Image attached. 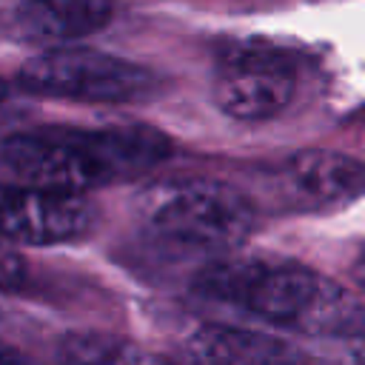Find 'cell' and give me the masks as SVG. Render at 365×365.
<instances>
[{
	"instance_id": "cell-1",
	"label": "cell",
	"mask_w": 365,
	"mask_h": 365,
	"mask_svg": "<svg viewBox=\"0 0 365 365\" xmlns=\"http://www.w3.org/2000/svg\"><path fill=\"white\" fill-rule=\"evenodd\" d=\"M200 288L211 299L302 336L354 339L365 328V305L354 291L294 259H220L200 274Z\"/></svg>"
},
{
	"instance_id": "cell-2",
	"label": "cell",
	"mask_w": 365,
	"mask_h": 365,
	"mask_svg": "<svg viewBox=\"0 0 365 365\" xmlns=\"http://www.w3.org/2000/svg\"><path fill=\"white\" fill-rule=\"evenodd\" d=\"M171 151L151 125L34 128L0 143V163L17 182L83 194L114 180H131L160 165Z\"/></svg>"
},
{
	"instance_id": "cell-3",
	"label": "cell",
	"mask_w": 365,
	"mask_h": 365,
	"mask_svg": "<svg viewBox=\"0 0 365 365\" xmlns=\"http://www.w3.org/2000/svg\"><path fill=\"white\" fill-rule=\"evenodd\" d=\"M140 222L160 242L182 251H231L257 225L245 194L214 180H171L137 200Z\"/></svg>"
},
{
	"instance_id": "cell-4",
	"label": "cell",
	"mask_w": 365,
	"mask_h": 365,
	"mask_svg": "<svg viewBox=\"0 0 365 365\" xmlns=\"http://www.w3.org/2000/svg\"><path fill=\"white\" fill-rule=\"evenodd\" d=\"M20 86L31 94L80 103H134L154 91L157 77L137 63L97 48L54 46L20 68Z\"/></svg>"
},
{
	"instance_id": "cell-5",
	"label": "cell",
	"mask_w": 365,
	"mask_h": 365,
	"mask_svg": "<svg viewBox=\"0 0 365 365\" xmlns=\"http://www.w3.org/2000/svg\"><path fill=\"white\" fill-rule=\"evenodd\" d=\"M297 74L285 54L271 48H237L214 71V103L222 114L259 123L277 117L294 97Z\"/></svg>"
},
{
	"instance_id": "cell-6",
	"label": "cell",
	"mask_w": 365,
	"mask_h": 365,
	"mask_svg": "<svg viewBox=\"0 0 365 365\" xmlns=\"http://www.w3.org/2000/svg\"><path fill=\"white\" fill-rule=\"evenodd\" d=\"M94 208L83 194L51 191L29 182H0V242L57 245L86 237Z\"/></svg>"
},
{
	"instance_id": "cell-7",
	"label": "cell",
	"mask_w": 365,
	"mask_h": 365,
	"mask_svg": "<svg viewBox=\"0 0 365 365\" xmlns=\"http://www.w3.org/2000/svg\"><path fill=\"white\" fill-rule=\"evenodd\" d=\"M180 362L182 365H308L294 345L237 325L197 328L188 336Z\"/></svg>"
},
{
	"instance_id": "cell-8",
	"label": "cell",
	"mask_w": 365,
	"mask_h": 365,
	"mask_svg": "<svg viewBox=\"0 0 365 365\" xmlns=\"http://www.w3.org/2000/svg\"><path fill=\"white\" fill-rule=\"evenodd\" d=\"M282 182L305 205H342L365 194V165L339 151L311 148L288 160Z\"/></svg>"
},
{
	"instance_id": "cell-9",
	"label": "cell",
	"mask_w": 365,
	"mask_h": 365,
	"mask_svg": "<svg viewBox=\"0 0 365 365\" xmlns=\"http://www.w3.org/2000/svg\"><path fill=\"white\" fill-rule=\"evenodd\" d=\"M111 14V0H20L14 26L26 40L54 48L100 31Z\"/></svg>"
},
{
	"instance_id": "cell-10",
	"label": "cell",
	"mask_w": 365,
	"mask_h": 365,
	"mask_svg": "<svg viewBox=\"0 0 365 365\" xmlns=\"http://www.w3.org/2000/svg\"><path fill=\"white\" fill-rule=\"evenodd\" d=\"M60 365H182V362L148 354L114 334L80 331V334H68L60 342Z\"/></svg>"
},
{
	"instance_id": "cell-11",
	"label": "cell",
	"mask_w": 365,
	"mask_h": 365,
	"mask_svg": "<svg viewBox=\"0 0 365 365\" xmlns=\"http://www.w3.org/2000/svg\"><path fill=\"white\" fill-rule=\"evenodd\" d=\"M23 274H26L23 259H20L6 242H0V288H3V291L17 288V285L23 282Z\"/></svg>"
},
{
	"instance_id": "cell-12",
	"label": "cell",
	"mask_w": 365,
	"mask_h": 365,
	"mask_svg": "<svg viewBox=\"0 0 365 365\" xmlns=\"http://www.w3.org/2000/svg\"><path fill=\"white\" fill-rule=\"evenodd\" d=\"M0 365H34V362L23 351H17L14 345H9V342L0 339Z\"/></svg>"
},
{
	"instance_id": "cell-13",
	"label": "cell",
	"mask_w": 365,
	"mask_h": 365,
	"mask_svg": "<svg viewBox=\"0 0 365 365\" xmlns=\"http://www.w3.org/2000/svg\"><path fill=\"white\" fill-rule=\"evenodd\" d=\"M354 362L356 365H365V328L354 336Z\"/></svg>"
},
{
	"instance_id": "cell-14",
	"label": "cell",
	"mask_w": 365,
	"mask_h": 365,
	"mask_svg": "<svg viewBox=\"0 0 365 365\" xmlns=\"http://www.w3.org/2000/svg\"><path fill=\"white\" fill-rule=\"evenodd\" d=\"M9 108H11V88L0 80V123H3V117L9 114Z\"/></svg>"
},
{
	"instance_id": "cell-15",
	"label": "cell",
	"mask_w": 365,
	"mask_h": 365,
	"mask_svg": "<svg viewBox=\"0 0 365 365\" xmlns=\"http://www.w3.org/2000/svg\"><path fill=\"white\" fill-rule=\"evenodd\" d=\"M356 277H359V282H362V288H365V254H362L359 262H356Z\"/></svg>"
}]
</instances>
